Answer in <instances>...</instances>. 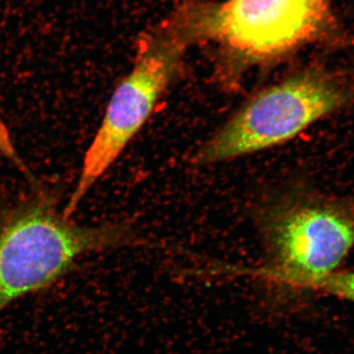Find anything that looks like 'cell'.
Returning a JSON list of instances; mask_svg holds the SVG:
<instances>
[{
    "label": "cell",
    "mask_w": 354,
    "mask_h": 354,
    "mask_svg": "<svg viewBox=\"0 0 354 354\" xmlns=\"http://www.w3.org/2000/svg\"><path fill=\"white\" fill-rule=\"evenodd\" d=\"M353 99V84L339 72L321 66L295 72L249 97L191 162L221 164L281 145Z\"/></svg>",
    "instance_id": "cell-4"
},
{
    "label": "cell",
    "mask_w": 354,
    "mask_h": 354,
    "mask_svg": "<svg viewBox=\"0 0 354 354\" xmlns=\"http://www.w3.org/2000/svg\"><path fill=\"white\" fill-rule=\"evenodd\" d=\"M354 304V272H335L318 290Z\"/></svg>",
    "instance_id": "cell-6"
},
{
    "label": "cell",
    "mask_w": 354,
    "mask_h": 354,
    "mask_svg": "<svg viewBox=\"0 0 354 354\" xmlns=\"http://www.w3.org/2000/svg\"><path fill=\"white\" fill-rule=\"evenodd\" d=\"M0 153L4 157L9 158L11 162L17 165L22 171H26L25 165H23L22 160H20L19 156L16 152L15 147L11 140L10 134L7 130L6 125L4 124L1 118H0Z\"/></svg>",
    "instance_id": "cell-7"
},
{
    "label": "cell",
    "mask_w": 354,
    "mask_h": 354,
    "mask_svg": "<svg viewBox=\"0 0 354 354\" xmlns=\"http://www.w3.org/2000/svg\"><path fill=\"white\" fill-rule=\"evenodd\" d=\"M125 225H79L39 192L0 213V313L14 302L48 290L77 260L132 243Z\"/></svg>",
    "instance_id": "cell-3"
},
{
    "label": "cell",
    "mask_w": 354,
    "mask_h": 354,
    "mask_svg": "<svg viewBox=\"0 0 354 354\" xmlns=\"http://www.w3.org/2000/svg\"><path fill=\"white\" fill-rule=\"evenodd\" d=\"M334 0H190L165 21L189 44H212L221 81L232 85L253 67L339 37Z\"/></svg>",
    "instance_id": "cell-1"
},
{
    "label": "cell",
    "mask_w": 354,
    "mask_h": 354,
    "mask_svg": "<svg viewBox=\"0 0 354 354\" xmlns=\"http://www.w3.org/2000/svg\"><path fill=\"white\" fill-rule=\"evenodd\" d=\"M188 46L165 23L140 41L132 69L114 90L86 152L78 183L62 212L65 218H71L85 195L150 120L180 73Z\"/></svg>",
    "instance_id": "cell-5"
},
{
    "label": "cell",
    "mask_w": 354,
    "mask_h": 354,
    "mask_svg": "<svg viewBox=\"0 0 354 354\" xmlns=\"http://www.w3.org/2000/svg\"><path fill=\"white\" fill-rule=\"evenodd\" d=\"M264 264L223 268L291 290H317L354 246V205L308 194L279 193L256 213Z\"/></svg>",
    "instance_id": "cell-2"
}]
</instances>
